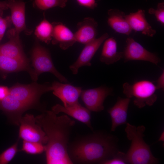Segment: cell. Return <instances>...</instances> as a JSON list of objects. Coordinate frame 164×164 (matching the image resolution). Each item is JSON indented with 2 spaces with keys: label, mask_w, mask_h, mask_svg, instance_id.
Returning a JSON list of instances; mask_svg holds the SVG:
<instances>
[{
  "label": "cell",
  "mask_w": 164,
  "mask_h": 164,
  "mask_svg": "<svg viewBox=\"0 0 164 164\" xmlns=\"http://www.w3.org/2000/svg\"><path fill=\"white\" fill-rule=\"evenodd\" d=\"M35 119L48 138L44 145L47 164H73L67 148L75 121L66 114L58 116L52 111H45Z\"/></svg>",
  "instance_id": "obj_1"
},
{
  "label": "cell",
  "mask_w": 164,
  "mask_h": 164,
  "mask_svg": "<svg viewBox=\"0 0 164 164\" xmlns=\"http://www.w3.org/2000/svg\"><path fill=\"white\" fill-rule=\"evenodd\" d=\"M118 139L103 130L80 135L69 142V156L73 164H101L119 151Z\"/></svg>",
  "instance_id": "obj_2"
},
{
  "label": "cell",
  "mask_w": 164,
  "mask_h": 164,
  "mask_svg": "<svg viewBox=\"0 0 164 164\" xmlns=\"http://www.w3.org/2000/svg\"><path fill=\"white\" fill-rule=\"evenodd\" d=\"M125 131L127 138L131 141L130 146L126 153L128 164H156L159 159L153 155L149 146L143 137L145 128L143 125L136 126L126 123Z\"/></svg>",
  "instance_id": "obj_3"
},
{
  "label": "cell",
  "mask_w": 164,
  "mask_h": 164,
  "mask_svg": "<svg viewBox=\"0 0 164 164\" xmlns=\"http://www.w3.org/2000/svg\"><path fill=\"white\" fill-rule=\"evenodd\" d=\"M123 93L127 97L133 99V103L139 108L151 106L156 101L155 85L148 80H141L132 84L127 82L123 85Z\"/></svg>",
  "instance_id": "obj_4"
},
{
  "label": "cell",
  "mask_w": 164,
  "mask_h": 164,
  "mask_svg": "<svg viewBox=\"0 0 164 164\" xmlns=\"http://www.w3.org/2000/svg\"><path fill=\"white\" fill-rule=\"evenodd\" d=\"M32 60L34 68L32 79L34 81H36L38 76L42 73L49 72L54 75L61 82H68L67 78L56 68L49 51L38 42L36 43L32 50Z\"/></svg>",
  "instance_id": "obj_5"
},
{
  "label": "cell",
  "mask_w": 164,
  "mask_h": 164,
  "mask_svg": "<svg viewBox=\"0 0 164 164\" xmlns=\"http://www.w3.org/2000/svg\"><path fill=\"white\" fill-rule=\"evenodd\" d=\"M9 90L10 95L32 108L38 104L42 95L52 90L51 85L48 83L40 84L35 82L28 85L16 84Z\"/></svg>",
  "instance_id": "obj_6"
},
{
  "label": "cell",
  "mask_w": 164,
  "mask_h": 164,
  "mask_svg": "<svg viewBox=\"0 0 164 164\" xmlns=\"http://www.w3.org/2000/svg\"><path fill=\"white\" fill-rule=\"evenodd\" d=\"M19 138L23 140L37 142L46 145L47 137L42 127L36 121L35 117L26 114L19 122Z\"/></svg>",
  "instance_id": "obj_7"
},
{
  "label": "cell",
  "mask_w": 164,
  "mask_h": 164,
  "mask_svg": "<svg viewBox=\"0 0 164 164\" xmlns=\"http://www.w3.org/2000/svg\"><path fill=\"white\" fill-rule=\"evenodd\" d=\"M112 94L111 88L103 86L82 90L80 96L88 110L90 111L99 112L104 110L103 103L105 99Z\"/></svg>",
  "instance_id": "obj_8"
},
{
  "label": "cell",
  "mask_w": 164,
  "mask_h": 164,
  "mask_svg": "<svg viewBox=\"0 0 164 164\" xmlns=\"http://www.w3.org/2000/svg\"><path fill=\"white\" fill-rule=\"evenodd\" d=\"M126 45L123 52L125 62L131 60L147 61L157 65L161 62L160 58L155 53L151 52L129 37L126 40Z\"/></svg>",
  "instance_id": "obj_9"
},
{
  "label": "cell",
  "mask_w": 164,
  "mask_h": 164,
  "mask_svg": "<svg viewBox=\"0 0 164 164\" xmlns=\"http://www.w3.org/2000/svg\"><path fill=\"white\" fill-rule=\"evenodd\" d=\"M31 108H32L30 106L9 94L4 99L0 101V110L6 115L11 123L16 125H19L23 114Z\"/></svg>",
  "instance_id": "obj_10"
},
{
  "label": "cell",
  "mask_w": 164,
  "mask_h": 164,
  "mask_svg": "<svg viewBox=\"0 0 164 164\" xmlns=\"http://www.w3.org/2000/svg\"><path fill=\"white\" fill-rule=\"evenodd\" d=\"M109 36L108 33H104L100 37L85 45L77 60L69 67L73 74H77L79 69L82 67L91 65V61L93 57L101 44Z\"/></svg>",
  "instance_id": "obj_11"
},
{
  "label": "cell",
  "mask_w": 164,
  "mask_h": 164,
  "mask_svg": "<svg viewBox=\"0 0 164 164\" xmlns=\"http://www.w3.org/2000/svg\"><path fill=\"white\" fill-rule=\"evenodd\" d=\"M51 86L53 94L61 101L64 107L79 104L78 98L82 91L81 87L56 81L53 82Z\"/></svg>",
  "instance_id": "obj_12"
},
{
  "label": "cell",
  "mask_w": 164,
  "mask_h": 164,
  "mask_svg": "<svg viewBox=\"0 0 164 164\" xmlns=\"http://www.w3.org/2000/svg\"><path fill=\"white\" fill-rule=\"evenodd\" d=\"M7 4L10 10L12 23L17 33L19 34L23 31L27 35H31L32 31L27 28L26 24L25 3L21 0H8Z\"/></svg>",
  "instance_id": "obj_13"
},
{
  "label": "cell",
  "mask_w": 164,
  "mask_h": 164,
  "mask_svg": "<svg viewBox=\"0 0 164 164\" xmlns=\"http://www.w3.org/2000/svg\"><path fill=\"white\" fill-rule=\"evenodd\" d=\"M7 35L9 40L0 45V54L12 58L28 60L23 51L19 34L15 29L9 30Z\"/></svg>",
  "instance_id": "obj_14"
},
{
  "label": "cell",
  "mask_w": 164,
  "mask_h": 164,
  "mask_svg": "<svg viewBox=\"0 0 164 164\" xmlns=\"http://www.w3.org/2000/svg\"><path fill=\"white\" fill-rule=\"evenodd\" d=\"M98 24L91 17H86L77 24L74 33L76 42L86 44L95 39L97 34Z\"/></svg>",
  "instance_id": "obj_15"
},
{
  "label": "cell",
  "mask_w": 164,
  "mask_h": 164,
  "mask_svg": "<svg viewBox=\"0 0 164 164\" xmlns=\"http://www.w3.org/2000/svg\"><path fill=\"white\" fill-rule=\"evenodd\" d=\"M51 40L53 45L58 44L60 47L65 50L76 42L74 33L61 22H53Z\"/></svg>",
  "instance_id": "obj_16"
},
{
  "label": "cell",
  "mask_w": 164,
  "mask_h": 164,
  "mask_svg": "<svg viewBox=\"0 0 164 164\" xmlns=\"http://www.w3.org/2000/svg\"><path fill=\"white\" fill-rule=\"evenodd\" d=\"M51 111L56 114L60 113H64L83 123L92 131L93 130L91 123L90 111L80 103L69 107L56 104L52 108Z\"/></svg>",
  "instance_id": "obj_17"
},
{
  "label": "cell",
  "mask_w": 164,
  "mask_h": 164,
  "mask_svg": "<svg viewBox=\"0 0 164 164\" xmlns=\"http://www.w3.org/2000/svg\"><path fill=\"white\" fill-rule=\"evenodd\" d=\"M130 101V98L119 97L114 105L108 109L111 121V131H114L118 126L127 123V112Z\"/></svg>",
  "instance_id": "obj_18"
},
{
  "label": "cell",
  "mask_w": 164,
  "mask_h": 164,
  "mask_svg": "<svg viewBox=\"0 0 164 164\" xmlns=\"http://www.w3.org/2000/svg\"><path fill=\"white\" fill-rule=\"evenodd\" d=\"M124 16L132 30L140 32L142 34L151 37L156 34V30L152 28L145 17L144 10L139 9L136 12L125 15Z\"/></svg>",
  "instance_id": "obj_19"
},
{
  "label": "cell",
  "mask_w": 164,
  "mask_h": 164,
  "mask_svg": "<svg viewBox=\"0 0 164 164\" xmlns=\"http://www.w3.org/2000/svg\"><path fill=\"white\" fill-rule=\"evenodd\" d=\"M108 25L117 33L129 35L132 29L124 16L125 13L118 9H110L107 12Z\"/></svg>",
  "instance_id": "obj_20"
},
{
  "label": "cell",
  "mask_w": 164,
  "mask_h": 164,
  "mask_svg": "<svg viewBox=\"0 0 164 164\" xmlns=\"http://www.w3.org/2000/svg\"><path fill=\"white\" fill-rule=\"evenodd\" d=\"M100 57V61L109 65L123 58V52L117 51V43L113 37L108 38L104 41Z\"/></svg>",
  "instance_id": "obj_21"
},
{
  "label": "cell",
  "mask_w": 164,
  "mask_h": 164,
  "mask_svg": "<svg viewBox=\"0 0 164 164\" xmlns=\"http://www.w3.org/2000/svg\"><path fill=\"white\" fill-rule=\"evenodd\" d=\"M0 70L9 73L25 70L28 71L32 78L33 70L30 68L28 60H23L8 57L0 54Z\"/></svg>",
  "instance_id": "obj_22"
},
{
  "label": "cell",
  "mask_w": 164,
  "mask_h": 164,
  "mask_svg": "<svg viewBox=\"0 0 164 164\" xmlns=\"http://www.w3.org/2000/svg\"><path fill=\"white\" fill-rule=\"evenodd\" d=\"M53 26L45 17L36 27L35 34L40 41L48 44L52 39Z\"/></svg>",
  "instance_id": "obj_23"
},
{
  "label": "cell",
  "mask_w": 164,
  "mask_h": 164,
  "mask_svg": "<svg viewBox=\"0 0 164 164\" xmlns=\"http://www.w3.org/2000/svg\"><path fill=\"white\" fill-rule=\"evenodd\" d=\"M68 0H34L33 5L35 7L42 10L47 9L59 7H65Z\"/></svg>",
  "instance_id": "obj_24"
},
{
  "label": "cell",
  "mask_w": 164,
  "mask_h": 164,
  "mask_svg": "<svg viewBox=\"0 0 164 164\" xmlns=\"http://www.w3.org/2000/svg\"><path fill=\"white\" fill-rule=\"evenodd\" d=\"M21 150L30 154H40L45 151V146L39 142L23 140Z\"/></svg>",
  "instance_id": "obj_25"
},
{
  "label": "cell",
  "mask_w": 164,
  "mask_h": 164,
  "mask_svg": "<svg viewBox=\"0 0 164 164\" xmlns=\"http://www.w3.org/2000/svg\"><path fill=\"white\" fill-rule=\"evenodd\" d=\"M18 141L0 154V164H7L14 158L18 151Z\"/></svg>",
  "instance_id": "obj_26"
},
{
  "label": "cell",
  "mask_w": 164,
  "mask_h": 164,
  "mask_svg": "<svg viewBox=\"0 0 164 164\" xmlns=\"http://www.w3.org/2000/svg\"><path fill=\"white\" fill-rule=\"evenodd\" d=\"M149 14L154 15L157 20L159 22L162 26L164 25V2H162L158 3L156 9L151 8L148 10Z\"/></svg>",
  "instance_id": "obj_27"
},
{
  "label": "cell",
  "mask_w": 164,
  "mask_h": 164,
  "mask_svg": "<svg viewBox=\"0 0 164 164\" xmlns=\"http://www.w3.org/2000/svg\"><path fill=\"white\" fill-rule=\"evenodd\" d=\"M128 164L126 153L118 151L116 154L111 159L102 162L101 164Z\"/></svg>",
  "instance_id": "obj_28"
},
{
  "label": "cell",
  "mask_w": 164,
  "mask_h": 164,
  "mask_svg": "<svg viewBox=\"0 0 164 164\" xmlns=\"http://www.w3.org/2000/svg\"><path fill=\"white\" fill-rule=\"evenodd\" d=\"M3 11H0V41L2 38L7 28L10 26L12 23L10 16L4 18L2 17Z\"/></svg>",
  "instance_id": "obj_29"
},
{
  "label": "cell",
  "mask_w": 164,
  "mask_h": 164,
  "mask_svg": "<svg viewBox=\"0 0 164 164\" xmlns=\"http://www.w3.org/2000/svg\"><path fill=\"white\" fill-rule=\"evenodd\" d=\"M76 0L79 5L89 9H94L97 5L96 0Z\"/></svg>",
  "instance_id": "obj_30"
},
{
  "label": "cell",
  "mask_w": 164,
  "mask_h": 164,
  "mask_svg": "<svg viewBox=\"0 0 164 164\" xmlns=\"http://www.w3.org/2000/svg\"><path fill=\"white\" fill-rule=\"evenodd\" d=\"M156 88L158 89H162L164 90V70H163L160 76L159 77L156 81L155 84Z\"/></svg>",
  "instance_id": "obj_31"
},
{
  "label": "cell",
  "mask_w": 164,
  "mask_h": 164,
  "mask_svg": "<svg viewBox=\"0 0 164 164\" xmlns=\"http://www.w3.org/2000/svg\"><path fill=\"white\" fill-rule=\"evenodd\" d=\"M9 94V90L7 87L0 86V101H1Z\"/></svg>",
  "instance_id": "obj_32"
},
{
  "label": "cell",
  "mask_w": 164,
  "mask_h": 164,
  "mask_svg": "<svg viewBox=\"0 0 164 164\" xmlns=\"http://www.w3.org/2000/svg\"><path fill=\"white\" fill-rule=\"evenodd\" d=\"M8 9L7 0L0 1V11L6 10Z\"/></svg>",
  "instance_id": "obj_33"
},
{
  "label": "cell",
  "mask_w": 164,
  "mask_h": 164,
  "mask_svg": "<svg viewBox=\"0 0 164 164\" xmlns=\"http://www.w3.org/2000/svg\"><path fill=\"white\" fill-rule=\"evenodd\" d=\"M164 134H163V133H162L161 135V136H160V137L159 138V140H162V141H163V135Z\"/></svg>",
  "instance_id": "obj_34"
}]
</instances>
